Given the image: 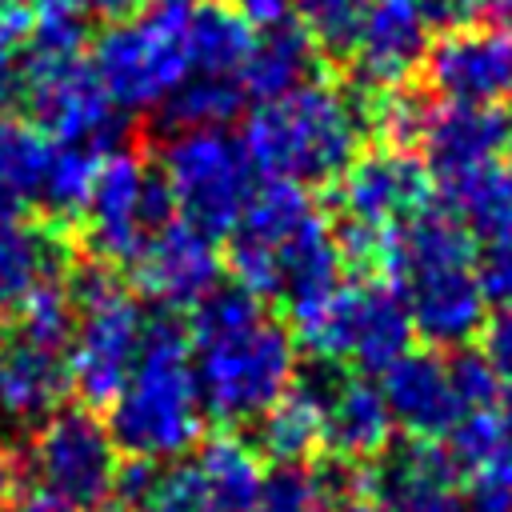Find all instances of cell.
Wrapping results in <instances>:
<instances>
[{
  "instance_id": "2",
  "label": "cell",
  "mask_w": 512,
  "mask_h": 512,
  "mask_svg": "<svg viewBox=\"0 0 512 512\" xmlns=\"http://www.w3.org/2000/svg\"><path fill=\"white\" fill-rule=\"evenodd\" d=\"M204 404L192 368L188 324L176 312L144 320L140 352L120 392L108 400V436L116 452L140 460H176L200 444Z\"/></svg>"
},
{
  "instance_id": "15",
  "label": "cell",
  "mask_w": 512,
  "mask_h": 512,
  "mask_svg": "<svg viewBox=\"0 0 512 512\" xmlns=\"http://www.w3.org/2000/svg\"><path fill=\"white\" fill-rule=\"evenodd\" d=\"M432 24L424 20L420 0H368L352 60L360 88H396L424 64Z\"/></svg>"
},
{
  "instance_id": "30",
  "label": "cell",
  "mask_w": 512,
  "mask_h": 512,
  "mask_svg": "<svg viewBox=\"0 0 512 512\" xmlns=\"http://www.w3.org/2000/svg\"><path fill=\"white\" fill-rule=\"evenodd\" d=\"M8 312H12V324H8L12 336L64 356V348L72 340V328H76V304L68 296V284L48 276L36 288H28Z\"/></svg>"
},
{
  "instance_id": "6",
  "label": "cell",
  "mask_w": 512,
  "mask_h": 512,
  "mask_svg": "<svg viewBox=\"0 0 512 512\" xmlns=\"http://www.w3.org/2000/svg\"><path fill=\"white\" fill-rule=\"evenodd\" d=\"M192 348L200 404L224 424L256 420L296 376V336L268 312L240 328L192 340Z\"/></svg>"
},
{
  "instance_id": "26",
  "label": "cell",
  "mask_w": 512,
  "mask_h": 512,
  "mask_svg": "<svg viewBox=\"0 0 512 512\" xmlns=\"http://www.w3.org/2000/svg\"><path fill=\"white\" fill-rule=\"evenodd\" d=\"M100 160H104V152L92 148V144H52L40 188H36L40 220H48L56 228L80 220V212L88 204V192L96 184Z\"/></svg>"
},
{
  "instance_id": "46",
  "label": "cell",
  "mask_w": 512,
  "mask_h": 512,
  "mask_svg": "<svg viewBox=\"0 0 512 512\" xmlns=\"http://www.w3.org/2000/svg\"><path fill=\"white\" fill-rule=\"evenodd\" d=\"M500 152H508V172H512V108H508V116H504V148Z\"/></svg>"
},
{
  "instance_id": "14",
  "label": "cell",
  "mask_w": 512,
  "mask_h": 512,
  "mask_svg": "<svg viewBox=\"0 0 512 512\" xmlns=\"http://www.w3.org/2000/svg\"><path fill=\"white\" fill-rule=\"evenodd\" d=\"M132 264H136V284L168 312L204 300L224 272L216 236L192 228L188 220H168L160 232H152Z\"/></svg>"
},
{
  "instance_id": "28",
  "label": "cell",
  "mask_w": 512,
  "mask_h": 512,
  "mask_svg": "<svg viewBox=\"0 0 512 512\" xmlns=\"http://www.w3.org/2000/svg\"><path fill=\"white\" fill-rule=\"evenodd\" d=\"M252 28L228 4H192L188 16V72L240 76V64L252 48Z\"/></svg>"
},
{
  "instance_id": "32",
  "label": "cell",
  "mask_w": 512,
  "mask_h": 512,
  "mask_svg": "<svg viewBox=\"0 0 512 512\" xmlns=\"http://www.w3.org/2000/svg\"><path fill=\"white\" fill-rule=\"evenodd\" d=\"M92 0H32V36L28 48L48 52H80L84 48V12Z\"/></svg>"
},
{
  "instance_id": "5",
  "label": "cell",
  "mask_w": 512,
  "mask_h": 512,
  "mask_svg": "<svg viewBox=\"0 0 512 512\" xmlns=\"http://www.w3.org/2000/svg\"><path fill=\"white\" fill-rule=\"evenodd\" d=\"M188 16L192 0H148L92 40V72L120 112L156 108L188 76Z\"/></svg>"
},
{
  "instance_id": "1",
  "label": "cell",
  "mask_w": 512,
  "mask_h": 512,
  "mask_svg": "<svg viewBox=\"0 0 512 512\" xmlns=\"http://www.w3.org/2000/svg\"><path fill=\"white\" fill-rule=\"evenodd\" d=\"M384 280L400 292L412 332L432 348H464L484 324L476 236L448 208L424 204L396 228Z\"/></svg>"
},
{
  "instance_id": "34",
  "label": "cell",
  "mask_w": 512,
  "mask_h": 512,
  "mask_svg": "<svg viewBox=\"0 0 512 512\" xmlns=\"http://www.w3.org/2000/svg\"><path fill=\"white\" fill-rule=\"evenodd\" d=\"M476 280H480L484 300L492 304L512 300V228L484 236L476 244Z\"/></svg>"
},
{
  "instance_id": "37",
  "label": "cell",
  "mask_w": 512,
  "mask_h": 512,
  "mask_svg": "<svg viewBox=\"0 0 512 512\" xmlns=\"http://www.w3.org/2000/svg\"><path fill=\"white\" fill-rule=\"evenodd\" d=\"M480 356L492 364V372L500 376V384L512 388V300L496 304L492 316H484L480 324Z\"/></svg>"
},
{
  "instance_id": "4",
  "label": "cell",
  "mask_w": 512,
  "mask_h": 512,
  "mask_svg": "<svg viewBox=\"0 0 512 512\" xmlns=\"http://www.w3.org/2000/svg\"><path fill=\"white\" fill-rule=\"evenodd\" d=\"M64 284L76 304V328L64 348L68 384L80 392L88 408H96L108 404L132 372L148 316L140 312L136 296L120 284L112 264L96 256L72 264Z\"/></svg>"
},
{
  "instance_id": "39",
  "label": "cell",
  "mask_w": 512,
  "mask_h": 512,
  "mask_svg": "<svg viewBox=\"0 0 512 512\" xmlns=\"http://www.w3.org/2000/svg\"><path fill=\"white\" fill-rule=\"evenodd\" d=\"M32 0H0V56H12L32 36Z\"/></svg>"
},
{
  "instance_id": "17",
  "label": "cell",
  "mask_w": 512,
  "mask_h": 512,
  "mask_svg": "<svg viewBox=\"0 0 512 512\" xmlns=\"http://www.w3.org/2000/svg\"><path fill=\"white\" fill-rule=\"evenodd\" d=\"M392 412L384 404L380 384L368 376H348L336 368L324 404H320V444L332 460L344 464H372L392 444Z\"/></svg>"
},
{
  "instance_id": "41",
  "label": "cell",
  "mask_w": 512,
  "mask_h": 512,
  "mask_svg": "<svg viewBox=\"0 0 512 512\" xmlns=\"http://www.w3.org/2000/svg\"><path fill=\"white\" fill-rule=\"evenodd\" d=\"M460 24L484 28H512V0H456Z\"/></svg>"
},
{
  "instance_id": "18",
  "label": "cell",
  "mask_w": 512,
  "mask_h": 512,
  "mask_svg": "<svg viewBox=\"0 0 512 512\" xmlns=\"http://www.w3.org/2000/svg\"><path fill=\"white\" fill-rule=\"evenodd\" d=\"M416 148L424 152V168L440 180L476 164L496 160L504 148V116L492 112L488 104H428Z\"/></svg>"
},
{
  "instance_id": "29",
  "label": "cell",
  "mask_w": 512,
  "mask_h": 512,
  "mask_svg": "<svg viewBox=\"0 0 512 512\" xmlns=\"http://www.w3.org/2000/svg\"><path fill=\"white\" fill-rule=\"evenodd\" d=\"M48 152H52V140L32 120L0 116V204L8 208L36 204Z\"/></svg>"
},
{
  "instance_id": "19",
  "label": "cell",
  "mask_w": 512,
  "mask_h": 512,
  "mask_svg": "<svg viewBox=\"0 0 512 512\" xmlns=\"http://www.w3.org/2000/svg\"><path fill=\"white\" fill-rule=\"evenodd\" d=\"M272 272H276V292L272 300L284 304V312H300L308 304H316L320 296H328L340 284L344 260L336 252V236L332 224L312 212L308 220H300L276 248H272Z\"/></svg>"
},
{
  "instance_id": "36",
  "label": "cell",
  "mask_w": 512,
  "mask_h": 512,
  "mask_svg": "<svg viewBox=\"0 0 512 512\" xmlns=\"http://www.w3.org/2000/svg\"><path fill=\"white\" fill-rule=\"evenodd\" d=\"M136 512H208V504H204V496H200V488H196L192 468L180 464V468L160 472L156 492H152L144 504H136Z\"/></svg>"
},
{
  "instance_id": "31",
  "label": "cell",
  "mask_w": 512,
  "mask_h": 512,
  "mask_svg": "<svg viewBox=\"0 0 512 512\" xmlns=\"http://www.w3.org/2000/svg\"><path fill=\"white\" fill-rule=\"evenodd\" d=\"M364 12H368V0H296L292 4V16H300L304 36L328 60L352 56Z\"/></svg>"
},
{
  "instance_id": "12",
  "label": "cell",
  "mask_w": 512,
  "mask_h": 512,
  "mask_svg": "<svg viewBox=\"0 0 512 512\" xmlns=\"http://www.w3.org/2000/svg\"><path fill=\"white\" fill-rule=\"evenodd\" d=\"M332 200L340 220L368 224L380 232H396L408 216H416L428 204V168L412 156V148L380 144L372 152H360L336 180Z\"/></svg>"
},
{
  "instance_id": "16",
  "label": "cell",
  "mask_w": 512,
  "mask_h": 512,
  "mask_svg": "<svg viewBox=\"0 0 512 512\" xmlns=\"http://www.w3.org/2000/svg\"><path fill=\"white\" fill-rule=\"evenodd\" d=\"M380 392L392 412V424L412 440H444L464 416V404L452 388L448 360L436 352H404L380 372Z\"/></svg>"
},
{
  "instance_id": "21",
  "label": "cell",
  "mask_w": 512,
  "mask_h": 512,
  "mask_svg": "<svg viewBox=\"0 0 512 512\" xmlns=\"http://www.w3.org/2000/svg\"><path fill=\"white\" fill-rule=\"evenodd\" d=\"M68 392V368L60 352L28 344L0 332V416L16 424H40L52 408H60Z\"/></svg>"
},
{
  "instance_id": "11",
  "label": "cell",
  "mask_w": 512,
  "mask_h": 512,
  "mask_svg": "<svg viewBox=\"0 0 512 512\" xmlns=\"http://www.w3.org/2000/svg\"><path fill=\"white\" fill-rule=\"evenodd\" d=\"M24 460L40 476L44 488L72 500L76 508L104 504L112 496V476L120 464L108 424L88 404L52 408L36 424Z\"/></svg>"
},
{
  "instance_id": "42",
  "label": "cell",
  "mask_w": 512,
  "mask_h": 512,
  "mask_svg": "<svg viewBox=\"0 0 512 512\" xmlns=\"http://www.w3.org/2000/svg\"><path fill=\"white\" fill-rule=\"evenodd\" d=\"M12 512H80L72 500L56 496L52 488H28V492H16L12 496Z\"/></svg>"
},
{
  "instance_id": "27",
  "label": "cell",
  "mask_w": 512,
  "mask_h": 512,
  "mask_svg": "<svg viewBox=\"0 0 512 512\" xmlns=\"http://www.w3.org/2000/svg\"><path fill=\"white\" fill-rule=\"evenodd\" d=\"M244 104L240 76H220V72H188L160 104V124L168 132H188V128H224Z\"/></svg>"
},
{
  "instance_id": "38",
  "label": "cell",
  "mask_w": 512,
  "mask_h": 512,
  "mask_svg": "<svg viewBox=\"0 0 512 512\" xmlns=\"http://www.w3.org/2000/svg\"><path fill=\"white\" fill-rule=\"evenodd\" d=\"M476 484H512V396L496 408V456Z\"/></svg>"
},
{
  "instance_id": "40",
  "label": "cell",
  "mask_w": 512,
  "mask_h": 512,
  "mask_svg": "<svg viewBox=\"0 0 512 512\" xmlns=\"http://www.w3.org/2000/svg\"><path fill=\"white\" fill-rule=\"evenodd\" d=\"M292 4H296V0H228V8H232L252 32L288 24V20H292Z\"/></svg>"
},
{
  "instance_id": "7",
  "label": "cell",
  "mask_w": 512,
  "mask_h": 512,
  "mask_svg": "<svg viewBox=\"0 0 512 512\" xmlns=\"http://www.w3.org/2000/svg\"><path fill=\"white\" fill-rule=\"evenodd\" d=\"M300 344L316 360L328 364H356L360 372H384L392 360H400L412 348V320L400 300V292L380 280H340L328 296L288 316Z\"/></svg>"
},
{
  "instance_id": "13",
  "label": "cell",
  "mask_w": 512,
  "mask_h": 512,
  "mask_svg": "<svg viewBox=\"0 0 512 512\" xmlns=\"http://www.w3.org/2000/svg\"><path fill=\"white\" fill-rule=\"evenodd\" d=\"M428 88L456 104H496L512 96V28L444 32L424 52Z\"/></svg>"
},
{
  "instance_id": "33",
  "label": "cell",
  "mask_w": 512,
  "mask_h": 512,
  "mask_svg": "<svg viewBox=\"0 0 512 512\" xmlns=\"http://www.w3.org/2000/svg\"><path fill=\"white\" fill-rule=\"evenodd\" d=\"M448 372H452V388H456L464 412L488 408V404L500 400V388H504V384H500V376L492 372V364H488L480 352L460 348V352L448 360Z\"/></svg>"
},
{
  "instance_id": "24",
  "label": "cell",
  "mask_w": 512,
  "mask_h": 512,
  "mask_svg": "<svg viewBox=\"0 0 512 512\" xmlns=\"http://www.w3.org/2000/svg\"><path fill=\"white\" fill-rule=\"evenodd\" d=\"M188 468L196 476V488L208 512H248L264 480L260 452L244 436H232V432L208 436Z\"/></svg>"
},
{
  "instance_id": "10",
  "label": "cell",
  "mask_w": 512,
  "mask_h": 512,
  "mask_svg": "<svg viewBox=\"0 0 512 512\" xmlns=\"http://www.w3.org/2000/svg\"><path fill=\"white\" fill-rule=\"evenodd\" d=\"M172 196L156 164L136 148H112L100 160L96 184L80 212L84 244L104 264H132L152 232L172 220Z\"/></svg>"
},
{
  "instance_id": "44",
  "label": "cell",
  "mask_w": 512,
  "mask_h": 512,
  "mask_svg": "<svg viewBox=\"0 0 512 512\" xmlns=\"http://www.w3.org/2000/svg\"><path fill=\"white\" fill-rule=\"evenodd\" d=\"M148 0H92V12H100L104 20H124L132 12H140Z\"/></svg>"
},
{
  "instance_id": "47",
  "label": "cell",
  "mask_w": 512,
  "mask_h": 512,
  "mask_svg": "<svg viewBox=\"0 0 512 512\" xmlns=\"http://www.w3.org/2000/svg\"><path fill=\"white\" fill-rule=\"evenodd\" d=\"M92 512H128V508H124V504H108V500H104V504H96Z\"/></svg>"
},
{
  "instance_id": "20",
  "label": "cell",
  "mask_w": 512,
  "mask_h": 512,
  "mask_svg": "<svg viewBox=\"0 0 512 512\" xmlns=\"http://www.w3.org/2000/svg\"><path fill=\"white\" fill-rule=\"evenodd\" d=\"M336 376V364L320 360L308 372H296L288 392L272 400L256 420V452L276 464H304L320 448V404Z\"/></svg>"
},
{
  "instance_id": "45",
  "label": "cell",
  "mask_w": 512,
  "mask_h": 512,
  "mask_svg": "<svg viewBox=\"0 0 512 512\" xmlns=\"http://www.w3.org/2000/svg\"><path fill=\"white\" fill-rule=\"evenodd\" d=\"M332 512H384V508H380L368 492H352V496H348V500H340Z\"/></svg>"
},
{
  "instance_id": "9",
  "label": "cell",
  "mask_w": 512,
  "mask_h": 512,
  "mask_svg": "<svg viewBox=\"0 0 512 512\" xmlns=\"http://www.w3.org/2000/svg\"><path fill=\"white\" fill-rule=\"evenodd\" d=\"M160 176L168 184L172 208L180 220L208 236H228L240 220V208L252 192V160L240 136L224 128H188L172 132L160 148Z\"/></svg>"
},
{
  "instance_id": "35",
  "label": "cell",
  "mask_w": 512,
  "mask_h": 512,
  "mask_svg": "<svg viewBox=\"0 0 512 512\" xmlns=\"http://www.w3.org/2000/svg\"><path fill=\"white\" fill-rule=\"evenodd\" d=\"M384 512H468L452 484H400V488H384L372 496Z\"/></svg>"
},
{
  "instance_id": "8",
  "label": "cell",
  "mask_w": 512,
  "mask_h": 512,
  "mask_svg": "<svg viewBox=\"0 0 512 512\" xmlns=\"http://www.w3.org/2000/svg\"><path fill=\"white\" fill-rule=\"evenodd\" d=\"M16 96L52 144H92L112 152L128 136V112L108 100L84 52L28 48L24 68H16Z\"/></svg>"
},
{
  "instance_id": "22",
  "label": "cell",
  "mask_w": 512,
  "mask_h": 512,
  "mask_svg": "<svg viewBox=\"0 0 512 512\" xmlns=\"http://www.w3.org/2000/svg\"><path fill=\"white\" fill-rule=\"evenodd\" d=\"M64 240L48 220H28L24 208L0 204V312H8L28 288L60 268Z\"/></svg>"
},
{
  "instance_id": "23",
  "label": "cell",
  "mask_w": 512,
  "mask_h": 512,
  "mask_svg": "<svg viewBox=\"0 0 512 512\" xmlns=\"http://www.w3.org/2000/svg\"><path fill=\"white\" fill-rule=\"evenodd\" d=\"M316 76H320V52L304 36V28H296L292 20L280 28H264V36L252 40L240 64V88L252 100L284 96Z\"/></svg>"
},
{
  "instance_id": "3",
  "label": "cell",
  "mask_w": 512,
  "mask_h": 512,
  "mask_svg": "<svg viewBox=\"0 0 512 512\" xmlns=\"http://www.w3.org/2000/svg\"><path fill=\"white\" fill-rule=\"evenodd\" d=\"M364 132L360 96L316 76L284 96L256 100L244 116L240 144L260 176L332 184L360 156Z\"/></svg>"
},
{
  "instance_id": "25",
  "label": "cell",
  "mask_w": 512,
  "mask_h": 512,
  "mask_svg": "<svg viewBox=\"0 0 512 512\" xmlns=\"http://www.w3.org/2000/svg\"><path fill=\"white\" fill-rule=\"evenodd\" d=\"M444 208L472 232V236H496L512 228V172L500 160L440 176Z\"/></svg>"
},
{
  "instance_id": "43",
  "label": "cell",
  "mask_w": 512,
  "mask_h": 512,
  "mask_svg": "<svg viewBox=\"0 0 512 512\" xmlns=\"http://www.w3.org/2000/svg\"><path fill=\"white\" fill-rule=\"evenodd\" d=\"M16 488H20V456L0 448V508L16 496Z\"/></svg>"
}]
</instances>
